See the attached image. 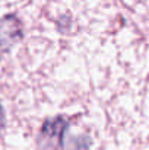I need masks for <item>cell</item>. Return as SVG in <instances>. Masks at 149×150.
<instances>
[{
  "label": "cell",
  "instance_id": "cell-1",
  "mask_svg": "<svg viewBox=\"0 0 149 150\" xmlns=\"http://www.w3.org/2000/svg\"><path fill=\"white\" fill-rule=\"evenodd\" d=\"M22 38V23L16 16L7 15L0 21V50H9Z\"/></svg>",
  "mask_w": 149,
  "mask_h": 150
},
{
  "label": "cell",
  "instance_id": "cell-2",
  "mask_svg": "<svg viewBox=\"0 0 149 150\" xmlns=\"http://www.w3.org/2000/svg\"><path fill=\"white\" fill-rule=\"evenodd\" d=\"M66 128V121L61 117L53 118L46 121V124L43 125V136L48 137V139H61L63 131Z\"/></svg>",
  "mask_w": 149,
  "mask_h": 150
},
{
  "label": "cell",
  "instance_id": "cell-3",
  "mask_svg": "<svg viewBox=\"0 0 149 150\" xmlns=\"http://www.w3.org/2000/svg\"><path fill=\"white\" fill-rule=\"evenodd\" d=\"M3 124H4V115H3V108H1V103H0V131L3 128Z\"/></svg>",
  "mask_w": 149,
  "mask_h": 150
}]
</instances>
